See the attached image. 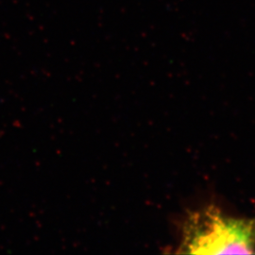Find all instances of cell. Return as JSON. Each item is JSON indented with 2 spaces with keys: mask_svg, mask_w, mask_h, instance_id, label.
Segmentation results:
<instances>
[{
  "mask_svg": "<svg viewBox=\"0 0 255 255\" xmlns=\"http://www.w3.org/2000/svg\"><path fill=\"white\" fill-rule=\"evenodd\" d=\"M179 254H255V219L226 215L215 206L194 211L184 220Z\"/></svg>",
  "mask_w": 255,
  "mask_h": 255,
  "instance_id": "6da1fadb",
  "label": "cell"
}]
</instances>
